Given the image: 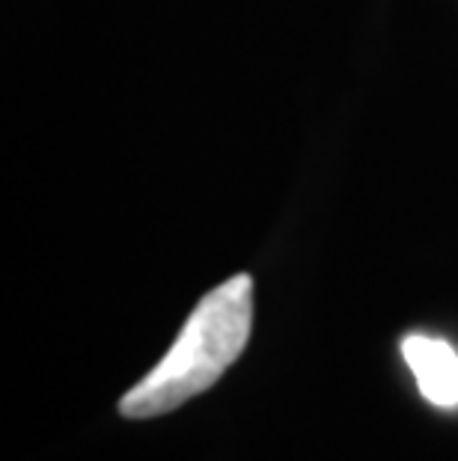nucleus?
Listing matches in <instances>:
<instances>
[{"label":"nucleus","mask_w":458,"mask_h":461,"mask_svg":"<svg viewBox=\"0 0 458 461\" xmlns=\"http://www.w3.org/2000/svg\"><path fill=\"white\" fill-rule=\"evenodd\" d=\"M253 330V277L236 274L202 298L176 342L149 375L122 396V417L146 420L182 408L206 393L241 357Z\"/></svg>","instance_id":"obj_1"},{"label":"nucleus","mask_w":458,"mask_h":461,"mask_svg":"<svg viewBox=\"0 0 458 461\" xmlns=\"http://www.w3.org/2000/svg\"><path fill=\"white\" fill-rule=\"evenodd\" d=\"M402 357L426 402L435 408H458V355L450 342L411 333L402 342Z\"/></svg>","instance_id":"obj_2"}]
</instances>
